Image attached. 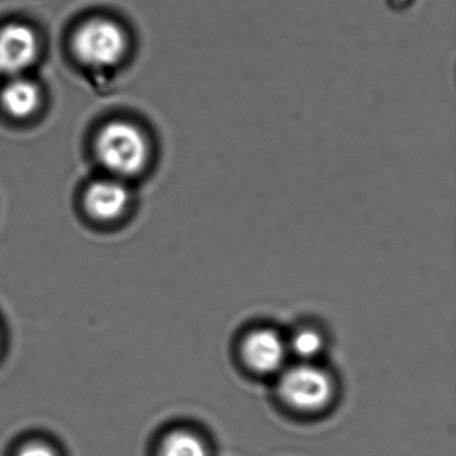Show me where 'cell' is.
<instances>
[{"instance_id": "cell-7", "label": "cell", "mask_w": 456, "mask_h": 456, "mask_svg": "<svg viewBox=\"0 0 456 456\" xmlns=\"http://www.w3.org/2000/svg\"><path fill=\"white\" fill-rule=\"evenodd\" d=\"M41 94L38 86L28 79H14L4 87L2 103L12 116L26 118L38 109Z\"/></svg>"}, {"instance_id": "cell-9", "label": "cell", "mask_w": 456, "mask_h": 456, "mask_svg": "<svg viewBox=\"0 0 456 456\" xmlns=\"http://www.w3.org/2000/svg\"><path fill=\"white\" fill-rule=\"evenodd\" d=\"M290 348L297 356L303 357V359H311L322 351V336L314 330H301L293 338Z\"/></svg>"}, {"instance_id": "cell-3", "label": "cell", "mask_w": 456, "mask_h": 456, "mask_svg": "<svg viewBox=\"0 0 456 456\" xmlns=\"http://www.w3.org/2000/svg\"><path fill=\"white\" fill-rule=\"evenodd\" d=\"M284 399L298 410H319L330 402L332 383L324 370L312 365H298L284 373L280 381Z\"/></svg>"}, {"instance_id": "cell-10", "label": "cell", "mask_w": 456, "mask_h": 456, "mask_svg": "<svg viewBox=\"0 0 456 456\" xmlns=\"http://www.w3.org/2000/svg\"><path fill=\"white\" fill-rule=\"evenodd\" d=\"M18 456H58L53 448L42 443H30L20 451Z\"/></svg>"}, {"instance_id": "cell-5", "label": "cell", "mask_w": 456, "mask_h": 456, "mask_svg": "<svg viewBox=\"0 0 456 456\" xmlns=\"http://www.w3.org/2000/svg\"><path fill=\"white\" fill-rule=\"evenodd\" d=\"M287 352L281 336L271 330H256L244 344L245 360L257 372H274L281 368Z\"/></svg>"}, {"instance_id": "cell-4", "label": "cell", "mask_w": 456, "mask_h": 456, "mask_svg": "<svg viewBox=\"0 0 456 456\" xmlns=\"http://www.w3.org/2000/svg\"><path fill=\"white\" fill-rule=\"evenodd\" d=\"M39 44L36 33L28 26L12 23L0 30V71L22 73L38 57Z\"/></svg>"}, {"instance_id": "cell-8", "label": "cell", "mask_w": 456, "mask_h": 456, "mask_svg": "<svg viewBox=\"0 0 456 456\" xmlns=\"http://www.w3.org/2000/svg\"><path fill=\"white\" fill-rule=\"evenodd\" d=\"M161 456H209L207 445L197 435L180 431L162 443Z\"/></svg>"}, {"instance_id": "cell-1", "label": "cell", "mask_w": 456, "mask_h": 456, "mask_svg": "<svg viewBox=\"0 0 456 456\" xmlns=\"http://www.w3.org/2000/svg\"><path fill=\"white\" fill-rule=\"evenodd\" d=\"M101 162L111 173L133 177L145 169L151 156V145L142 130L129 122L106 125L97 140Z\"/></svg>"}, {"instance_id": "cell-2", "label": "cell", "mask_w": 456, "mask_h": 456, "mask_svg": "<svg viewBox=\"0 0 456 456\" xmlns=\"http://www.w3.org/2000/svg\"><path fill=\"white\" fill-rule=\"evenodd\" d=\"M127 41L117 23L95 18L82 25L74 37L77 57L92 68H109L122 60Z\"/></svg>"}, {"instance_id": "cell-6", "label": "cell", "mask_w": 456, "mask_h": 456, "mask_svg": "<svg viewBox=\"0 0 456 456\" xmlns=\"http://www.w3.org/2000/svg\"><path fill=\"white\" fill-rule=\"evenodd\" d=\"M85 204L93 217L102 221L116 220L129 204V191L117 181H98L87 191Z\"/></svg>"}]
</instances>
